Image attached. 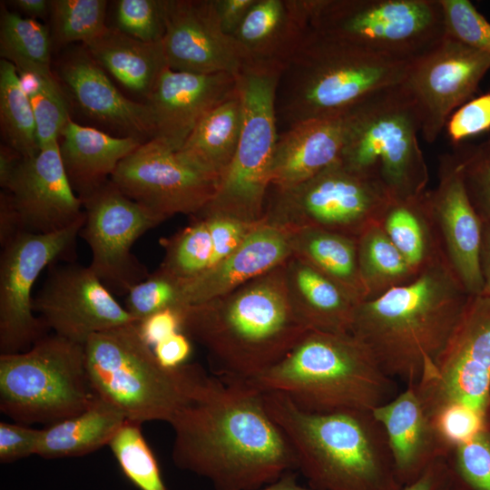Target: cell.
I'll return each instance as SVG.
<instances>
[{
	"label": "cell",
	"mask_w": 490,
	"mask_h": 490,
	"mask_svg": "<svg viewBox=\"0 0 490 490\" xmlns=\"http://www.w3.org/2000/svg\"><path fill=\"white\" fill-rule=\"evenodd\" d=\"M172 459L216 490H250L297 469L294 451L249 380L205 370L169 423Z\"/></svg>",
	"instance_id": "cell-1"
},
{
	"label": "cell",
	"mask_w": 490,
	"mask_h": 490,
	"mask_svg": "<svg viewBox=\"0 0 490 490\" xmlns=\"http://www.w3.org/2000/svg\"><path fill=\"white\" fill-rule=\"evenodd\" d=\"M285 262L223 296L182 308L181 332L206 350L216 375L252 380L309 330L291 305Z\"/></svg>",
	"instance_id": "cell-2"
},
{
	"label": "cell",
	"mask_w": 490,
	"mask_h": 490,
	"mask_svg": "<svg viewBox=\"0 0 490 490\" xmlns=\"http://www.w3.org/2000/svg\"><path fill=\"white\" fill-rule=\"evenodd\" d=\"M469 297L441 260L411 281L357 304L350 333L385 374L416 386L446 345Z\"/></svg>",
	"instance_id": "cell-3"
},
{
	"label": "cell",
	"mask_w": 490,
	"mask_h": 490,
	"mask_svg": "<svg viewBox=\"0 0 490 490\" xmlns=\"http://www.w3.org/2000/svg\"><path fill=\"white\" fill-rule=\"evenodd\" d=\"M288 438L297 469L318 490H401L386 433L372 411L313 413L282 393L262 391Z\"/></svg>",
	"instance_id": "cell-4"
},
{
	"label": "cell",
	"mask_w": 490,
	"mask_h": 490,
	"mask_svg": "<svg viewBox=\"0 0 490 490\" xmlns=\"http://www.w3.org/2000/svg\"><path fill=\"white\" fill-rule=\"evenodd\" d=\"M249 381L313 413L372 411L397 395L395 379L351 333L309 330L281 360Z\"/></svg>",
	"instance_id": "cell-5"
},
{
	"label": "cell",
	"mask_w": 490,
	"mask_h": 490,
	"mask_svg": "<svg viewBox=\"0 0 490 490\" xmlns=\"http://www.w3.org/2000/svg\"><path fill=\"white\" fill-rule=\"evenodd\" d=\"M409 64L311 28L283 68L276 98L278 119L289 127L344 115L372 93L402 83Z\"/></svg>",
	"instance_id": "cell-6"
},
{
	"label": "cell",
	"mask_w": 490,
	"mask_h": 490,
	"mask_svg": "<svg viewBox=\"0 0 490 490\" xmlns=\"http://www.w3.org/2000/svg\"><path fill=\"white\" fill-rule=\"evenodd\" d=\"M419 134L418 110L403 82L384 87L345 113L339 161L379 184L392 201L418 198L429 181Z\"/></svg>",
	"instance_id": "cell-7"
},
{
	"label": "cell",
	"mask_w": 490,
	"mask_h": 490,
	"mask_svg": "<svg viewBox=\"0 0 490 490\" xmlns=\"http://www.w3.org/2000/svg\"><path fill=\"white\" fill-rule=\"evenodd\" d=\"M85 368L95 395L127 420L170 423L189 399L203 368H166L139 335L136 322L92 335L84 344Z\"/></svg>",
	"instance_id": "cell-8"
},
{
	"label": "cell",
	"mask_w": 490,
	"mask_h": 490,
	"mask_svg": "<svg viewBox=\"0 0 490 490\" xmlns=\"http://www.w3.org/2000/svg\"><path fill=\"white\" fill-rule=\"evenodd\" d=\"M96 397L84 345L54 333L25 351L0 355V410L15 423L49 426L80 414Z\"/></svg>",
	"instance_id": "cell-9"
},
{
	"label": "cell",
	"mask_w": 490,
	"mask_h": 490,
	"mask_svg": "<svg viewBox=\"0 0 490 490\" xmlns=\"http://www.w3.org/2000/svg\"><path fill=\"white\" fill-rule=\"evenodd\" d=\"M284 66L249 62L236 75L243 122L235 155L217 192L199 213L262 222L278 140L276 98Z\"/></svg>",
	"instance_id": "cell-10"
},
{
	"label": "cell",
	"mask_w": 490,
	"mask_h": 490,
	"mask_svg": "<svg viewBox=\"0 0 490 490\" xmlns=\"http://www.w3.org/2000/svg\"><path fill=\"white\" fill-rule=\"evenodd\" d=\"M310 25L374 54L406 62L446 35L440 0H311Z\"/></svg>",
	"instance_id": "cell-11"
},
{
	"label": "cell",
	"mask_w": 490,
	"mask_h": 490,
	"mask_svg": "<svg viewBox=\"0 0 490 490\" xmlns=\"http://www.w3.org/2000/svg\"><path fill=\"white\" fill-rule=\"evenodd\" d=\"M392 201L373 180L339 160L289 189L270 188L262 222L291 231L318 229L358 239Z\"/></svg>",
	"instance_id": "cell-12"
},
{
	"label": "cell",
	"mask_w": 490,
	"mask_h": 490,
	"mask_svg": "<svg viewBox=\"0 0 490 490\" xmlns=\"http://www.w3.org/2000/svg\"><path fill=\"white\" fill-rule=\"evenodd\" d=\"M413 387L430 416L462 404L490 418V297H469L446 345Z\"/></svg>",
	"instance_id": "cell-13"
},
{
	"label": "cell",
	"mask_w": 490,
	"mask_h": 490,
	"mask_svg": "<svg viewBox=\"0 0 490 490\" xmlns=\"http://www.w3.org/2000/svg\"><path fill=\"white\" fill-rule=\"evenodd\" d=\"M84 222L82 219L59 231L21 232L2 248L0 257V352L29 349L46 336L44 321L34 316L33 288L41 272L58 260L70 259Z\"/></svg>",
	"instance_id": "cell-14"
},
{
	"label": "cell",
	"mask_w": 490,
	"mask_h": 490,
	"mask_svg": "<svg viewBox=\"0 0 490 490\" xmlns=\"http://www.w3.org/2000/svg\"><path fill=\"white\" fill-rule=\"evenodd\" d=\"M111 181L162 221L176 214H198L213 199L220 184L218 179L156 140L142 142L124 158Z\"/></svg>",
	"instance_id": "cell-15"
},
{
	"label": "cell",
	"mask_w": 490,
	"mask_h": 490,
	"mask_svg": "<svg viewBox=\"0 0 490 490\" xmlns=\"http://www.w3.org/2000/svg\"><path fill=\"white\" fill-rule=\"evenodd\" d=\"M83 205L80 235L92 253L89 267L113 293L126 295L150 275L132 247L163 221L128 198L111 180L84 199Z\"/></svg>",
	"instance_id": "cell-16"
},
{
	"label": "cell",
	"mask_w": 490,
	"mask_h": 490,
	"mask_svg": "<svg viewBox=\"0 0 490 490\" xmlns=\"http://www.w3.org/2000/svg\"><path fill=\"white\" fill-rule=\"evenodd\" d=\"M489 70L490 55L447 35L410 62L403 84L416 102L426 142L436 141Z\"/></svg>",
	"instance_id": "cell-17"
},
{
	"label": "cell",
	"mask_w": 490,
	"mask_h": 490,
	"mask_svg": "<svg viewBox=\"0 0 490 490\" xmlns=\"http://www.w3.org/2000/svg\"><path fill=\"white\" fill-rule=\"evenodd\" d=\"M33 309L54 334L82 345L95 333L136 322L89 266L72 261L51 265Z\"/></svg>",
	"instance_id": "cell-18"
},
{
	"label": "cell",
	"mask_w": 490,
	"mask_h": 490,
	"mask_svg": "<svg viewBox=\"0 0 490 490\" xmlns=\"http://www.w3.org/2000/svg\"><path fill=\"white\" fill-rule=\"evenodd\" d=\"M425 201L446 264L468 295L481 294L483 223L468 198L455 152L439 157L438 181L426 191Z\"/></svg>",
	"instance_id": "cell-19"
},
{
	"label": "cell",
	"mask_w": 490,
	"mask_h": 490,
	"mask_svg": "<svg viewBox=\"0 0 490 490\" xmlns=\"http://www.w3.org/2000/svg\"><path fill=\"white\" fill-rule=\"evenodd\" d=\"M162 45L167 66L174 71L236 76L250 62L223 32L214 0H166Z\"/></svg>",
	"instance_id": "cell-20"
},
{
	"label": "cell",
	"mask_w": 490,
	"mask_h": 490,
	"mask_svg": "<svg viewBox=\"0 0 490 490\" xmlns=\"http://www.w3.org/2000/svg\"><path fill=\"white\" fill-rule=\"evenodd\" d=\"M54 74L67 99L86 117L119 136L142 142L152 140L153 124L148 104L123 95L83 44L64 51Z\"/></svg>",
	"instance_id": "cell-21"
},
{
	"label": "cell",
	"mask_w": 490,
	"mask_h": 490,
	"mask_svg": "<svg viewBox=\"0 0 490 490\" xmlns=\"http://www.w3.org/2000/svg\"><path fill=\"white\" fill-rule=\"evenodd\" d=\"M5 191L13 196L24 232L59 231L84 215L83 201L65 172L58 142L23 158Z\"/></svg>",
	"instance_id": "cell-22"
},
{
	"label": "cell",
	"mask_w": 490,
	"mask_h": 490,
	"mask_svg": "<svg viewBox=\"0 0 490 490\" xmlns=\"http://www.w3.org/2000/svg\"><path fill=\"white\" fill-rule=\"evenodd\" d=\"M236 87L229 74H201L166 67L145 102L156 140L179 151L201 117Z\"/></svg>",
	"instance_id": "cell-23"
},
{
	"label": "cell",
	"mask_w": 490,
	"mask_h": 490,
	"mask_svg": "<svg viewBox=\"0 0 490 490\" xmlns=\"http://www.w3.org/2000/svg\"><path fill=\"white\" fill-rule=\"evenodd\" d=\"M372 414L386 433L403 485L416 481L432 463L446 457L452 450L439 436L413 386Z\"/></svg>",
	"instance_id": "cell-24"
},
{
	"label": "cell",
	"mask_w": 490,
	"mask_h": 490,
	"mask_svg": "<svg viewBox=\"0 0 490 490\" xmlns=\"http://www.w3.org/2000/svg\"><path fill=\"white\" fill-rule=\"evenodd\" d=\"M292 255L288 232L260 222L227 258L182 282L184 307L223 296L283 264Z\"/></svg>",
	"instance_id": "cell-25"
},
{
	"label": "cell",
	"mask_w": 490,
	"mask_h": 490,
	"mask_svg": "<svg viewBox=\"0 0 490 490\" xmlns=\"http://www.w3.org/2000/svg\"><path fill=\"white\" fill-rule=\"evenodd\" d=\"M311 0H256L232 34L250 62L285 66L311 29Z\"/></svg>",
	"instance_id": "cell-26"
},
{
	"label": "cell",
	"mask_w": 490,
	"mask_h": 490,
	"mask_svg": "<svg viewBox=\"0 0 490 490\" xmlns=\"http://www.w3.org/2000/svg\"><path fill=\"white\" fill-rule=\"evenodd\" d=\"M345 114L296 123L278 137L270 172V188L297 186L339 160Z\"/></svg>",
	"instance_id": "cell-27"
},
{
	"label": "cell",
	"mask_w": 490,
	"mask_h": 490,
	"mask_svg": "<svg viewBox=\"0 0 490 490\" xmlns=\"http://www.w3.org/2000/svg\"><path fill=\"white\" fill-rule=\"evenodd\" d=\"M142 142L113 135L72 119L59 138V152L68 180L82 201L100 189L119 163Z\"/></svg>",
	"instance_id": "cell-28"
},
{
	"label": "cell",
	"mask_w": 490,
	"mask_h": 490,
	"mask_svg": "<svg viewBox=\"0 0 490 490\" xmlns=\"http://www.w3.org/2000/svg\"><path fill=\"white\" fill-rule=\"evenodd\" d=\"M291 305L309 330L350 333L357 303L336 283L291 255L285 262Z\"/></svg>",
	"instance_id": "cell-29"
},
{
	"label": "cell",
	"mask_w": 490,
	"mask_h": 490,
	"mask_svg": "<svg viewBox=\"0 0 490 490\" xmlns=\"http://www.w3.org/2000/svg\"><path fill=\"white\" fill-rule=\"evenodd\" d=\"M97 64L125 89L145 103L162 74L168 67L162 41L146 43L113 26L83 44Z\"/></svg>",
	"instance_id": "cell-30"
},
{
	"label": "cell",
	"mask_w": 490,
	"mask_h": 490,
	"mask_svg": "<svg viewBox=\"0 0 490 490\" xmlns=\"http://www.w3.org/2000/svg\"><path fill=\"white\" fill-rule=\"evenodd\" d=\"M242 122V100L236 86L201 117L177 152L220 181L235 155Z\"/></svg>",
	"instance_id": "cell-31"
},
{
	"label": "cell",
	"mask_w": 490,
	"mask_h": 490,
	"mask_svg": "<svg viewBox=\"0 0 490 490\" xmlns=\"http://www.w3.org/2000/svg\"><path fill=\"white\" fill-rule=\"evenodd\" d=\"M125 420L118 408L97 397L80 414L43 428L36 455L47 459L85 456L109 445Z\"/></svg>",
	"instance_id": "cell-32"
},
{
	"label": "cell",
	"mask_w": 490,
	"mask_h": 490,
	"mask_svg": "<svg viewBox=\"0 0 490 490\" xmlns=\"http://www.w3.org/2000/svg\"><path fill=\"white\" fill-rule=\"evenodd\" d=\"M287 232L292 255L339 286L357 304L366 299L357 239L318 229Z\"/></svg>",
	"instance_id": "cell-33"
},
{
	"label": "cell",
	"mask_w": 490,
	"mask_h": 490,
	"mask_svg": "<svg viewBox=\"0 0 490 490\" xmlns=\"http://www.w3.org/2000/svg\"><path fill=\"white\" fill-rule=\"evenodd\" d=\"M425 193L415 199L390 201L379 221L389 240L417 273L445 260Z\"/></svg>",
	"instance_id": "cell-34"
},
{
	"label": "cell",
	"mask_w": 490,
	"mask_h": 490,
	"mask_svg": "<svg viewBox=\"0 0 490 490\" xmlns=\"http://www.w3.org/2000/svg\"><path fill=\"white\" fill-rule=\"evenodd\" d=\"M357 240L358 268L366 299L377 298L411 281L418 274L392 243L379 223L365 230Z\"/></svg>",
	"instance_id": "cell-35"
},
{
	"label": "cell",
	"mask_w": 490,
	"mask_h": 490,
	"mask_svg": "<svg viewBox=\"0 0 490 490\" xmlns=\"http://www.w3.org/2000/svg\"><path fill=\"white\" fill-rule=\"evenodd\" d=\"M0 127L5 144L24 158L40 151L35 118L15 66L0 61Z\"/></svg>",
	"instance_id": "cell-36"
},
{
	"label": "cell",
	"mask_w": 490,
	"mask_h": 490,
	"mask_svg": "<svg viewBox=\"0 0 490 490\" xmlns=\"http://www.w3.org/2000/svg\"><path fill=\"white\" fill-rule=\"evenodd\" d=\"M53 41L50 27L36 19L24 17L1 4L0 55L17 71L52 70Z\"/></svg>",
	"instance_id": "cell-37"
},
{
	"label": "cell",
	"mask_w": 490,
	"mask_h": 490,
	"mask_svg": "<svg viewBox=\"0 0 490 490\" xmlns=\"http://www.w3.org/2000/svg\"><path fill=\"white\" fill-rule=\"evenodd\" d=\"M33 107L40 149L58 142L70 121L69 102L52 70L17 71Z\"/></svg>",
	"instance_id": "cell-38"
},
{
	"label": "cell",
	"mask_w": 490,
	"mask_h": 490,
	"mask_svg": "<svg viewBox=\"0 0 490 490\" xmlns=\"http://www.w3.org/2000/svg\"><path fill=\"white\" fill-rule=\"evenodd\" d=\"M164 250L158 268L181 281L192 279L211 266L212 241L206 220L192 216V222L168 238L160 240Z\"/></svg>",
	"instance_id": "cell-39"
},
{
	"label": "cell",
	"mask_w": 490,
	"mask_h": 490,
	"mask_svg": "<svg viewBox=\"0 0 490 490\" xmlns=\"http://www.w3.org/2000/svg\"><path fill=\"white\" fill-rule=\"evenodd\" d=\"M105 0H52L51 36L58 47L86 44L99 36L105 24Z\"/></svg>",
	"instance_id": "cell-40"
},
{
	"label": "cell",
	"mask_w": 490,
	"mask_h": 490,
	"mask_svg": "<svg viewBox=\"0 0 490 490\" xmlns=\"http://www.w3.org/2000/svg\"><path fill=\"white\" fill-rule=\"evenodd\" d=\"M141 426L126 419L108 446L123 475L139 490H167Z\"/></svg>",
	"instance_id": "cell-41"
},
{
	"label": "cell",
	"mask_w": 490,
	"mask_h": 490,
	"mask_svg": "<svg viewBox=\"0 0 490 490\" xmlns=\"http://www.w3.org/2000/svg\"><path fill=\"white\" fill-rule=\"evenodd\" d=\"M445 490H490V423L446 457Z\"/></svg>",
	"instance_id": "cell-42"
},
{
	"label": "cell",
	"mask_w": 490,
	"mask_h": 490,
	"mask_svg": "<svg viewBox=\"0 0 490 490\" xmlns=\"http://www.w3.org/2000/svg\"><path fill=\"white\" fill-rule=\"evenodd\" d=\"M182 307V282L157 269L128 291L124 308L138 322L157 311Z\"/></svg>",
	"instance_id": "cell-43"
},
{
	"label": "cell",
	"mask_w": 490,
	"mask_h": 490,
	"mask_svg": "<svg viewBox=\"0 0 490 490\" xmlns=\"http://www.w3.org/2000/svg\"><path fill=\"white\" fill-rule=\"evenodd\" d=\"M455 148L468 198L482 222L490 225V140Z\"/></svg>",
	"instance_id": "cell-44"
},
{
	"label": "cell",
	"mask_w": 490,
	"mask_h": 490,
	"mask_svg": "<svg viewBox=\"0 0 490 490\" xmlns=\"http://www.w3.org/2000/svg\"><path fill=\"white\" fill-rule=\"evenodd\" d=\"M166 0H118L113 26L146 43L162 42L165 33Z\"/></svg>",
	"instance_id": "cell-45"
},
{
	"label": "cell",
	"mask_w": 490,
	"mask_h": 490,
	"mask_svg": "<svg viewBox=\"0 0 490 490\" xmlns=\"http://www.w3.org/2000/svg\"><path fill=\"white\" fill-rule=\"evenodd\" d=\"M446 35L490 55V23L468 0H440Z\"/></svg>",
	"instance_id": "cell-46"
},
{
	"label": "cell",
	"mask_w": 490,
	"mask_h": 490,
	"mask_svg": "<svg viewBox=\"0 0 490 490\" xmlns=\"http://www.w3.org/2000/svg\"><path fill=\"white\" fill-rule=\"evenodd\" d=\"M431 418L439 436L451 449L471 441L490 423L488 416L462 404L444 406Z\"/></svg>",
	"instance_id": "cell-47"
},
{
	"label": "cell",
	"mask_w": 490,
	"mask_h": 490,
	"mask_svg": "<svg viewBox=\"0 0 490 490\" xmlns=\"http://www.w3.org/2000/svg\"><path fill=\"white\" fill-rule=\"evenodd\" d=\"M445 129L455 146L465 140L490 130V93L471 99L448 118Z\"/></svg>",
	"instance_id": "cell-48"
},
{
	"label": "cell",
	"mask_w": 490,
	"mask_h": 490,
	"mask_svg": "<svg viewBox=\"0 0 490 490\" xmlns=\"http://www.w3.org/2000/svg\"><path fill=\"white\" fill-rule=\"evenodd\" d=\"M194 216L204 219L209 227L212 241V257L210 268L235 251L251 230L260 224L247 223L231 217L216 214L198 213Z\"/></svg>",
	"instance_id": "cell-49"
},
{
	"label": "cell",
	"mask_w": 490,
	"mask_h": 490,
	"mask_svg": "<svg viewBox=\"0 0 490 490\" xmlns=\"http://www.w3.org/2000/svg\"><path fill=\"white\" fill-rule=\"evenodd\" d=\"M42 429L19 423H0V462L9 464L36 455Z\"/></svg>",
	"instance_id": "cell-50"
},
{
	"label": "cell",
	"mask_w": 490,
	"mask_h": 490,
	"mask_svg": "<svg viewBox=\"0 0 490 490\" xmlns=\"http://www.w3.org/2000/svg\"><path fill=\"white\" fill-rule=\"evenodd\" d=\"M182 308H168L136 322L142 339L151 348H153L167 337L181 332Z\"/></svg>",
	"instance_id": "cell-51"
},
{
	"label": "cell",
	"mask_w": 490,
	"mask_h": 490,
	"mask_svg": "<svg viewBox=\"0 0 490 490\" xmlns=\"http://www.w3.org/2000/svg\"><path fill=\"white\" fill-rule=\"evenodd\" d=\"M152 350L159 363L166 368H177L190 358L192 350L189 337L183 332H176L158 342Z\"/></svg>",
	"instance_id": "cell-52"
},
{
	"label": "cell",
	"mask_w": 490,
	"mask_h": 490,
	"mask_svg": "<svg viewBox=\"0 0 490 490\" xmlns=\"http://www.w3.org/2000/svg\"><path fill=\"white\" fill-rule=\"evenodd\" d=\"M256 0H214L220 24L230 36L240 25Z\"/></svg>",
	"instance_id": "cell-53"
},
{
	"label": "cell",
	"mask_w": 490,
	"mask_h": 490,
	"mask_svg": "<svg viewBox=\"0 0 490 490\" xmlns=\"http://www.w3.org/2000/svg\"><path fill=\"white\" fill-rule=\"evenodd\" d=\"M23 232L19 213L12 194L4 191L0 193V245L2 248Z\"/></svg>",
	"instance_id": "cell-54"
},
{
	"label": "cell",
	"mask_w": 490,
	"mask_h": 490,
	"mask_svg": "<svg viewBox=\"0 0 490 490\" xmlns=\"http://www.w3.org/2000/svg\"><path fill=\"white\" fill-rule=\"evenodd\" d=\"M446 480V457L432 463L413 483L401 490H445Z\"/></svg>",
	"instance_id": "cell-55"
},
{
	"label": "cell",
	"mask_w": 490,
	"mask_h": 490,
	"mask_svg": "<svg viewBox=\"0 0 490 490\" xmlns=\"http://www.w3.org/2000/svg\"><path fill=\"white\" fill-rule=\"evenodd\" d=\"M23 156L5 143L0 146V186L5 190L23 160Z\"/></svg>",
	"instance_id": "cell-56"
},
{
	"label": "cell",
	"mask_w": 490,
	"mask_h": 490,
	"mask_svg": "<svg viewBox=\"0 0 490 490\" xmlns=\"http://www.w3.org/2000/svg\"><path fill=\"white\" fill-rule=\"evenodd\" d=\"M483 223V240L480 254L484 288L482 293L490 297V225Z\"/></svg>",
	"instance_id": "cell-57"
},
{
	"label": "cell",
	"mask_w": 490,
	"mask_h": 490,
	"mask_svg": "<svg viewBox=\"0 0 490 490\" xmlns=\"http://www.w3.org/2000/svg\"><path fill=\"white\" fill-rule=\"evenodd\" d=\"M8 3L29 18H44L50 15L51 1L49 0H14Z\"/></svg>",
	"instance_id": "cell-58"
},
{
	"label": "cell",
	"mask_w": 490,
	"mask_h": 490,
	"mask_svg": "<svg viewBox=\"0 0 490 490\" xmlns=\"http://www.w3.org/2000/svg\"><path fill=\"white\" fill-rule=\"evenodd\" d=\"M250 490H318L313 487L303 486L299 484L296 475L292 472H289L282 475L278 480L266 485L264 486L250 489Z\"/></svg>",
	"instance_id": "cell-59"
}]
</instances>
